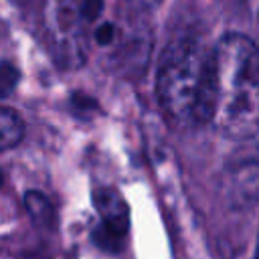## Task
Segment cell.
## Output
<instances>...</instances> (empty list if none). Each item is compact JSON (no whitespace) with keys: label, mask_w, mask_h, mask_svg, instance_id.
I'll list each match as a JSON object with an SVG mask.
<instances>
[{"label":"cell","mask_w":259,"mask_h":259,"mask_svg":"<svg viewBox=\"0 0 259 259\" xmlns=\"http://www.w3.org/2000/svg\"><path fill=\"white\" fill-rule=\"evenodd\" d=\"M95 204L101 217V229L113 239L127 231V208L113 190H101L95 196Z\"/></svg>","instance_id":"4"},{"label":"cell","mask_w":259,"mask_h":259,"mask_svg":"<svg viewBox=\"0 0 259 259\" xmlns=\"http://www.w3.org/2000/svg\"><path fill=\"white\" fill-rule=\"evenodd\" d=\"M210 49L196 36L174 38L162 53L158 69V99L174 125L206 123V85Z\"/></svg>","instance_id":"2"},{"label":"cell","mask_w":259,"mask_h":259,"mask_svg":"<svg viewBox=\"0 0 259 259\" xmlns=\"http://www.w3.org/2000/svg\"><path fill=\"white\" fill-rule=\"evenodd\" d=\"M127 2H130V6H132L134 10L146 12V10H154L162 0H127Z\"/></svg>","instance_id":"6"},{"label":"cell","mask_w":259,"mask_h":259,"mask_svg":"<svg viewBox=\"0 0 259 259\" xmlns=\"http://www.w3.org/2000/svg\"><path fill=\"white\" fill-rule=\"evenodd\" d=\"M255 259H259V245H257V253H255Z\"/></svg>","instance_id":"7"},{"label":"cell","mask_w":259,"mask_h":259,"mask_svg":"<svg viewBox=\"0 0 259 259\" xmlns=\"http://www.w3.org/2000/svg\"><path fill=\"white\" fill-rule=\"evenodd\" d=\"M206 123L229 140L259 134V49L245 34H225L210 49Z\"/></svg>","instance_id":"1"},{"label":"cell","mask_w":259,"mask_h":259,"mask_svg":"<svg viewBox=\"0 0 259 259\" xmlns=\"http://www.w3.org/2000/svg\"><path fill=\"white\" fill-rule=\"evenodd\" d=\"M24 136V121L22 117L10 109L0 105V152L14 148Z\"/></svg>","instance_id":"5"},{"label":"cell","mask_w":259,"mask_h":259,"mask_svg":"<svg viewBox=\"0 0 259 259\" xmlns=\"http://www.w3.org/2000/svg\"><path fill=\"white\" fill-rule=\"evenodd\" d=\"M105 0H45L47 42L61 67L83 65L103 22Z\"/></svg>","instance_id":"3"}]
</instances>
